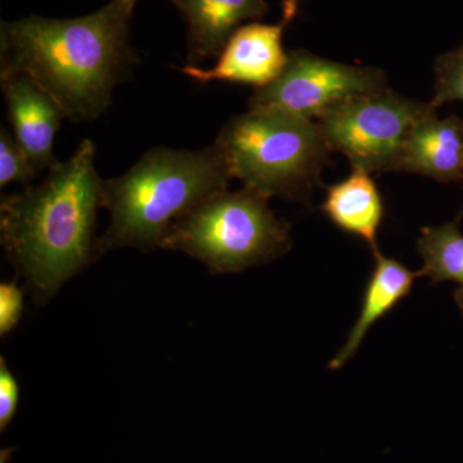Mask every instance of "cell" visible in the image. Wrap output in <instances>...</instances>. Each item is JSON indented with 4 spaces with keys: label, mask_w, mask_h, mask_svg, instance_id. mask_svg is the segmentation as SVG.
I'll return each instance as SVG.
<instances>
[{
    "label": "cell",
    "mask_w": 463,
    "mask_h": 463,
    "mask_svg": "<svg viewBox=\"0 0 463 463\" xmlns=\"http://www.w3.org/2000/svg\"><path fill=\"white\" fill-rule=\"evenodd\" d=\"M137 3L109 0L99 11L75 18L2 21L0 76H26L72 123L96 120L138 62L129 41Z\"/></svg>",
    "instance_id": "obj_1"
},
{
    "label": "cell",
    "mask_w": 463,
    "mask_h": 463,
    "mask_svg": "<svg viewBox=\"0 0 463 463\" xmlns=\"http://www.w3.org/2000/svg\"><path fill=\"white\" fill-rule=\"evenodd\" d=\"M94 163V143L84 139L39 184L0 203V243L38 300H51L97 255L94 227L103 179Z\"/></svg>",
    "instance_id": "obj_2"
},
{
    "label": "cell",
    "mask_w": 463,
    "mask_h": 463,
    "mask_svg": "<svg viewBox=\"0 0 463 463\" xmlns=\"http://www.w3.org/2000/svg\"><path fill=\"white\" fill-rule=\"evenodd\" d=\"M232 176L214 145L203 149H149L127 173L103 181L102 207L109 224L97 239V255L133 248L160 249L176 221L228 190Z\"/></svg>",
    "instance_id": "obj_3"
},
{
    "label": "cell",
    "mask_w": 463,
    "mask_h": 463,
    "mask_svg": "<svg viewBox=\"0 0 463 463\" xmlns=\"http://www.w3.org/2000/svg\"><path fill=\"white\" fill-rule=\"evenodd\" d=\"M232 179L267 199L307 203L331 148L315 120L272 108H250L213 143Z\"/></svg>",
    "instance_id": "obj_4"
},
{
    "label": "cell",
    "mask_w": 463,
    "mask_h": 463,
    "mask_svg": "<svg viewBox=\"0 0 463 463\" xmlns=\"http://www.w3.org/2000/svg\"><path fill=\"white\" fill-rule=\"evenodd\" d=\"M268 201L246 187L219 192L176 221L160 249L183 252L222 274L276 260L291 249V237Z\"/></svg>",
    "instance_id": "obj_5"
},
{
    "label": "cell",
    "mask_w": 463,
    "mask_h": 463,
    "mask_svg": "<svg viewBox=\"0 0 463 463\" xmlns=\"http://www.w3.org/2000/svg\"><path fill=\"white\" fill-rule=\"evenodd\" d=\"M431 106L386 88L347 99L316 123L331 151L343 154L353 169L397 172L408 134Z\"/></svg>",
    "instance_id": "obj_6"
},
{
    "label": "cell",
    "mask_w": 463,
    "mask_h": 463,
    "mask_svg": "<svg viewBox=\"0 0 463 463\" xmlns=\"http://www.w3.org/2000/svg\"><path fill=\"white\" fill-rule=\"evenodd\" d=\"M388 88V78L376 67L353 66L289 51L282 74L268 87L255 90L250 108H272L317 120L328 109L362 94Z\"/></svg>",
    "instance_id": "obj_7"
},
{
    "label": "cell",
    "mask_w": 463,
    "mask_h": 463,
    "mask_svg": "<svg viewBox=\"0 0 463 463\" xmlns=\"http://www.w3.org/2000/svg\"><path fill=\"white\" fill-rule=\"evenodd\" d=\"M298 0H283L281 20L277 24H245L231 36L212 69L185 65L183 74L200 84L224 81L268 87L282 74L288 60L283 47L286 27L297 17Z\"/></svg>",
    "instance_id": "obj_8"
},
{
    "label": "cell",
    "mask_w": 463,
    "mask_h": 463,
    "mask_svg": "<svg viewBox=\"0 0 463 463\" xmlns=\"http://www.w3.org/2000/svg\"><path fill=\"white\" fill-rule=\"evenodd\" d=\"M7 118L14 138L39 174L58 161L53 143L65 115L42 88L23 75L0 76Z\"/></svg>",
    "instance_id": "obj_9"
},
{
    "label": "cell",
    "mask_w": 463,
    "mask_h": 463,
    "mask_svg": "<svg viewBox=\"0 0 463 463\" xmlns=\"http://www.w3.org/2000/svg\"><path fill=\"white\" fill-rule=\"evenodd\" d=\"M431 106L405 139L397 172L419 174L440 183L463 181V120L439 118Z\"/></svg>",
    "instance_id": "obj_10"
},
{
    "label": "cell",
    "mask_w": 463,
    "mask_h": 463,
    "mask_svg": "<svg viewBox=\"0 0 463 463\" xmlns=\"http://www.w3.org/2000/svg\"><path fill=\"white\" fill-rule=\"evenodd\" d=\"M187 24V65L200 67L218 58L225 44L248 21L269 12L265 0H169Z\"/></svg>",
    "instance_id": "obj_11"
},
{
    "label": "cell",
    "mask_w": 463,
    "mask_h": 463,
    "mask_svg": "<svg viewBox=\"0 0 463 463\" xmlns=\"http://www.w3.org/2000/svg\"><path fill=\"white\" fill-rule=\"evenodd\" d=\"M374 267L362 298L361 312L347 335L345 344L339 353L331 359L328 368L332 371L340 370L358 352L365 335L374 323L389 315L403 298L412 291L414 282L422 276L413 272L407 265L397 259L388 258L381 254L380 250L373 252Z\"/></svg>",
    "instance_id": "obj_12"
},
{
    "label": "cell",
    "mask_w": 463,
    "mask_h": 463,
    "mask_svg": "<svg viewBox=\"0 0 463 463\" xmlns=\"http://www.w3.org/2000/svg\"><path fill=\"white\" fill-rule=\"evenodd\" d=\"M322 210L341 231L364 241L373 252L379 250L377 236L385 209L370 173L353 169L346 179L328 187Z\"/></svg>",
    "instance_id": "obj_13"
},
{
    "label": "cell",
    "mask_w": 463,
    "mask_h": 463,
    "mask_svg": "<svg viewBox=\"0 0 463 463\" xmlns=\"http://www.w3.org/2000/svg\"><path fill=\"white\" fill-rule=\"evenodd\" d=\"M422 276L434 283L456 282L463 286V233L458 223L423 227L417 240Z\"/></svg>",
    "instance_id": "obj_14"
},
{
    "label": "cell",
    "mask_w": 463,
    "mask_h": 463,
    "mask_svg": "<svg viewBox=\"0 0 463 463\" xmlns=\"http://www.w3.org/2000/svg\"><path fill=\"white\" fill-rule=\"evenodd\" d=\"M463 102V42L435 62L434 96L430 103L440 109L447 103Z\"/></svg>",
    "instance_id": "obj_15"
},
{
    "label": "cell",
    "mask_w": 463,
    "mask_h": 463,
    "mask_svg": "<svg viewBox=\"0 0 463 463\" xmlns=\"http://www.w3.org/2000/svg\"><path fill=\"white\" fill-rule=\"evenodd\" d=\"M39 175L14 134L2 127L0 130V187L11 183L29 185Z\"/></svg>",
    "instance_id": "obj_16"
},
{
    "label": "cell",
    "mask_w": 463,
    "mask_h": 463,
    "mask_svg": "<svg viewBox=\"0 0 463 463\" xmlns=\"http://www.w3.org/2000/svg\"><path fill=\"white\" fill-rule=\"evenodd\" d=\"M24 313V291L16 282L0 285V335L5 336L17 327Z\"/></svg>",
    "instance_id": "obj_17"
},
{
    "label": "cell",
    "mask_w": 463,
    "mask_h": 463,
    "mask_svg": "<svg viewBox=\"0 0 463 463\" xmlns=\"http://www.w3.org/2000/svg\"><path fill=\"white\" fill-rule=\"evenodd\" d=\"M20 385L9 371L5 359H0V430L5 431L17 412Z\"/></svg>",
    "instance_id": "obj_18"
},
{
    "label": "cell",
    "mask_w": 463,
    "mask_h": 463,
    "mask_svg": "<svg viewBox=\"0 0 463 463\" xmlns=\"http://www.w3.org/2000/svg\"><path fill=\"white\" fill-rule=\"evenodd\" d=\"M453 298H455L457 307H458L459 313L463 317V286H459V288L456 289Z\"/></svg>",
    "instance_id": "obj_19"
},
{
    "label": "cell",
    "mask_w": 463,
    "mask_h": 463,
    "mask_svg": "<svg viewBox=\"0 0 463 463\" xmlns=\"http://www.w3.org/2000/svg\"><path fill=\"white\" fill-rule=\"evenodd\" d=\"M461 216H463V206H462V213H461Z\"/></svg>",
    "instance_id": "obj_20"
},
{
    "label": "cell",
    "mask_w": 463,
    "mask_h": 463,
    "mask_svg": "<svg viewBox=\"0 0 463 463\" xmlns=\"http://www.w3.org/2000/svg\"><path fill=\"white\" fill-rule=\"evenodd\" d=\"M138 2H139V0H138Z\"/></svg>",
    "instance_id": "obj_21"
}]
</instances>
